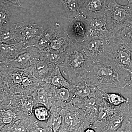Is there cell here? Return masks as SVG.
Masks as SVG:
<instances>
[{
	"instance_id": "ba28073f",
	"label": "cell",
	"mask_w": 132,
	"mask_h": 132,
	"mask_svg": "<svg viewBox=\"0 0 132 132\" xmlns=\"http://www.w3.org/2000/svg\"><path fill=\"white\" fill-rule=\"evenodd\" d=\"M108 0H82L80 11L81 15L87 18L106 19Z\"/></svg>"
},
{
	"instance_id": "f1b7e54d",
	"label": "cell",
	"mask_w": 132,
	"mask_h": 132,
	"mask_svg": "<svg viewBox=\"0 0 132 132\" xmlns=\"http://www.w3.org/2000/svg\"><path fill=\"white\" fill-rule=\"evenodd\" d=\"M37 100L39 103L42 104L47 108L50 106L49 99L43 94L41 93L38 94L37 95Z\"/></svg>"
},
{
	"instance_id": "9c48e42d",
	"label": "cell",
	"mask_w": 132,
	"mask_h": 132,
	"mask_svg": "<svg viewBox=\"0 0 132 132\" xmlns=\"http://www.w3.org/2000/svg\"><path fill=\"white\" fill-rule=\"evenodd\" d=\"M106 45V40L88 38L81 46L85 54L94 63L105 59Z\"/></svg>"
},
{
	"instance_id": "d4e9b609",
	"label": "cell",
	"mask_w": 132,
	"mask_h": 132,
	"mask_svg": "<svg viewBox=\"0 0 132 132\" xmlns=\"http://www.w3.org/2000/svg\"><path fill=\"white\" fill-rule=\"evenodd\" d=\"M57 94L59 99L64 104H70L72 102L73 96L70 88L64 87L59 88Z\"/></svg>"
},
{
	"instance_id": "7c38bea8",
	"label": "cell",
	"mask_w": 132,
	"mask_h": 132,
	"mask_svg": "<svg viewBox=\"0 0 132 132\" xmlns=\"http://www.w3.org/2000/svg\"><path fill=\"white\" fill-rule=\"evenodd\" d=\"M88 23V38L103 40H108L114 35L111 32L107 27L105 19L87 18Z\"/></svg>"
},
{
	"instance_id": "cb8c5ba5",
	"label": "cell",
	"mask_w": 132,
	"mask_h": 132,
	"mask_svg": "<svg viewBox=\"0 0 132 132\" xmlns=\"http://www.w3.org/2000/svg\"><path fill=\"white\" fill-rule=\"evenodd\" d=\"M0 28L10 25L11 13L9 6L3 3L0 4Z\"/></svg>"
},
{
	"instance_id": "5b68a950",
	"label": "cell",
	"mask_w": 132,
	"mask_h": 132,
	"mask_svg": "<svg viewBox=\"0 0 132 132\" xmlns=\"http://www.w3.org/2000/svg\"><path fill=\"white\" fill-rule=\"evenodd\" d=\"M72 100H80L92 98H102L103 90L99 89L87 77L86 74L71 82Z\"/></svg>"
},
{
	"instance_id": "6da1fadb",
	"label": "cell",
	"mask_w": 132,
	"mask_h": 132,
	"mask_svg": "<svg viewBox=\"0 0 132 132\" xmlns=\"http://www.w3.org/2000/svg\"><path fill=\"white\" fill-rule=\"evenodd\" d=\"M86 75L95 85L101 90L112 88H123L130 79V71L114 64L105 58L92 63Z\"/></svg>"
},
{
	"instance_id": "4dcf8cb0",
	"label": "cell",
	"mask_w": 132,
	"mask_h": 132,
	"mask_svg": "<svg viewBox=\"0 0 132 132\" xmlns=\"http://www.w3.org/2000/svg\"><path fill=\"white\" fill-rule=\"evenodd\" d=\"M1 2L9 6L20 7L21 6V0H1Z\"/></svg>"
},
{
	"instance_id": "d6986e66",
	"label": "cell",
	"mask_w": 132,
	"mask_h": 132,
	"mask_svg": "<svg viewBox=\"0 0 132 132\" xmlns=\"http://www.w3.org/2000/svg\"><path fill=\"white\" fill-rule=\"evenodd\" d=\"M114 38L126 49L132 52V27L121 29L116 34Z\"/></svg>"
},
{
	"instance_id": "277c9868",
	"label": "cell",
	"mask_w": 132,
	"mask_h": 132,
	"mask_svg": "<svg viewBox=\"0 0 132 132\" xmlns=\"http://www.w3.org/2000/svg\"><path fill=\"white\" fill-rule=\"evenodd\" d=\"M105 57L119 67L132 71L131 53L116 40L114 37L106 40Z\"/></svg>"
},
{
	"instance_id": "603a6c76",
	"label": "cell",
	"mask_w": 132,
	"mask_h": 132,
	"mask_svg": "<svg viewBox=\"0 0 132 132\" xmlns=\"http://www.w3.org/2000/svg\"><path fill=\"white\" fill-rule=\"evenodd\" d=\"M102 98L109 104L114 106H118L129 102V98H126L119 93H106L103 91Z\"/></svg>"
},
{
	"instance_id": "7a4b0ae2",
	"label": "cell",
	"mask_w": 132,
	"mask_h": 132,
	"mask_svg": "<svg viewBox=\"0 0 132 132\" xmlns=\"http://www.w3.org/2000/svg\"><path fill=\"white\" fill-rule=\"evenodd\" d=\"M92 63L84 53L81 45L71 43L66 50L64 62L60 67L64 69L71 82L86 74Z\"/></svg>"
},
{
	"instance_id": "d590c367",
	"label": "cell",
	"mask_w": 132,
	"mask_h": 132,
	"mask_svg": "<svg viewBox=\"0 0 132 132\" xmlns=\"http://www.w3.org/2000/svg\"><path fill=\"white\" fill-rule=\"evenodd\" d=\"M83 132H96L92 127H87L85 128Z\"/></svg>"
},
{
	"instance_id": "836d02e7",
	"label": "cell",
	"mask_w": 132,
	"mask_h": 132,
	"mask_svg": "<svg viewBox=\"0 0 132 132\" xmlns=\"http://www.w3.org/2000/svg\"><path fill=\"white\" fill-rule=\"evenodd\" d=\"M130 79L127 83V86L132 87V71H130Z\"/></svg>"
},
{
	"instance_id": "ab89813d",
	"label": "cell",
	"mask_w": 132,
	"mask_h": 132,
	"mask_svg": "<svg viewBox=\"0 0 132 132\" xmlns=\"http://www.w3.org/2000/svg\"><path fill=\"white\" fill-rule=\"evenodd\" d=\"M131 54H132V52H131Z\"/></svg>"
},
{
	"instance_id": "44dd1931",
	"label": "cell",
	"mask_w": 132,
	"mask_h": 132,
	"mask_svg": "<svg viewBox=\"0 0 132 132\" xmlns=\"http://www.w3.org/2000/svg\"><path fill=\"white\" fill-rule=\"evenodd\" d=\"M70 43L71 41L67 35V31L64 30L51 42L47 48L66 52Z\"/></svg>"
},
{
	"instance_id": "3957f363",
	"label": "cell",
	"mask_w": 132,
	"mask_h": 132,
	"mask_svg": "<svg viewBox=\"0 0 132 132\" xmlns=\"http://www.w3.org/2000/svg\"><path fill=\"white\" fill-rule=\"evenodd\" d=\"M106 19L109 31L114 35L123 28L132 27V3L122 5L116 0H108Z\"/></svg>"
},
{
	"instance_id": "f35d334b",
	"label": "cell",
	"mask_w": 132,
	"mask_h": 132,
	"mask_svg": "<svg viewBox=\"0 0 132 132\" xmlns=\"http://www.w3.org/2000/svg\"><path fill=\"white\" fill-rule=\"evenodd\" d=\"M128 3H132V0H127Z\"/></svg>"
},
{
	"instance_id": "ac0fdd59",
	"label": "cell",
	"mask_w": 132,
	"mask_h": 132,
	"mask_svg": "<svg viewBox=\"0 0 132 132\" xmlns=\"http://www.w3.org/2000/svg\"><path fill=\"white\" fill-rule=\"evenodd\" d=\"M55 67L40 58L32 67L33 75L36 79L46 78L50 76Z\"/></svg>"
},
{
	"instance_id": "83f0119b",
	"label": "cell",
	"mask_w": 132,
	"mask_h": 132,
	"mask_svg": "<svg viewBox=\"0 0 132 132\" xmlns=\"http://www.w3.org/2000/svg\"><path fill=\"white\" fill-rule=\"evenodd\" d=\"M115 132H132V123L129 118L125 120L121 126Z\"/></svg>"
},
{
	"instance_id": "f546056e",
	"label": "cell",
	"mask_w": 132,
	"mask_h": 132,
	"mask_svg": "<svg viewBox=\"0 0 132 132\" xmlns=\"http://www.w3.org/2000/svg\"><path fill=\"white\" fill-rule=\"evenodd\" d=\"M2 121L4 124H8L12 122L13 119V112L10 110L3 111Z\"/></svg>"
},
{
	"instance_id": "4fadbf2b",
	"label": "cell",
	"mask_w": 132,
	"mask_h": 132,
	"mask_svg": "<svg viewBox=\"0 0 132 132\" xmlns=\"http://www.w3.org/2000/svg\"><path fill=\"white\" fill-rule=\"evenodd\" d=\"M27 49V45L23 41L13 44L1 43V62L3 63L14 59Z\"/></svg>"
},
{
	"instance_id": "d6a6232c",
	"label": "cell",
	"mask_w": 132,
	"mask_h": 132,
	"mask_svg": "<svg viewBox=\"0 0 132 132\" xmlns=\"http://www.w3.org/2000/svg\"><path fill=\"white\" fill-rule=\"evenodd\" d=\"M13 132H26V128L24 126L19 125L15 127Z\"/></svg>"
},
{
	"instance_id": "74e56055",
	"label": "cell",
	"mask_w": 132,
	"mask_h": 132,
	"mask_svg": "<svg viewBox=\"0 0 132 132\" xmlns=\"http://www.w3.org/2000/svg\"><path fill=\"white\" fill-rule=\"evenodd\" d=\"M85 128H81V129H79L76 132H83Z\"/></svg>"
},
{
	"instance_id": "5bb4252c",
	"label": "cell",
	"mask_w": 132,
	"mask_h": 132,
	"mask_svg": "<svg viewBox=\"0 0 132 132\" xmlns=\"http://www.w3.org/2000/svg\"><path fill=\"white\" fill-rule=\"evenodd\" d=\"M0 29L1 43L9 45L22 41L21 33L15 24H11Z\"/></svg>"
},
{
	"instance_id": "e575fe53",
	"label": "cell",
	"mask_w": 132,
	"mask_h": 132,
	"mask_svg": "<svg viewBox=\"0 0 132 132\" xmlns=\"http://www.w3.org/2000/svg\"><path fill=\"white\" fill-rule=\"evenodd\" d=\"M35 132H47L45 128L41 127H38L36 128Z\"/></svg>"
},
{
	"instance_id": "60d3db41",
	"label": "cell",
	"mask_w": 132,
	"mask_h": 132,
	"mask_svg": "<svg viewBox=\"0 0 132 132\" xmlns=\"http://www.w3.org/2000/svg\"><path fill=\"white\" fill-rule=\"evenodd\" d=\"M80 1H82V0H80Z\"/></svg>"
},
{
	"instance_id": "8fae6325",
	"label": "cell",
	"mask_w": 132,
	"mask_h": 132,
	"mask_svg": "<svg viewBox=\"0 0 132 132\" xmlns=\"http://www.w3.org/2000/svg\"><path fill=\"white\" fill-rule=\"evenodd\" d=\"M40 59V50L35 47H29L14 59L3 62L15 68L27 69L34 65Z\"/></svg>"
},
{
	"instance_id": "30bf717a",
	"label": "cell",
	"mask_w": 132,
	"mask_h": 132,
	"mask_svg": "<svg viewBox=\"0 0 132 132\" xmlns=\"http://www.w3.org/2000/svg\"><path fill=\"white\" fill-rule=\"evenodd\" d=\"M19 29L22 38V41L26 43L27 48L32 47L41 37L45 30L38 24L23 22L15 24Z\"/></svg>"
},
{
	"instance_id": "2e32d148",
	"label": "cell",
	"mask_w": 132,
	"mask_h": 132,
	"mask_svg": "<svg viewBox=\"0 0 132 132\" xmlns=\"http://www.w3.org/2000/svg\"><path fill=\"white\" fill-rule=\"evenodd\" d=\"M66 52L47 48L40 50V58L54 66H60L64 62Z\"/></svg>"
},
{
	"instance_id": "52a82bcc",
	"label": "cell",
	"mask_w": 132,
	"mask_h": 132,
	"mask_svg": "<svg viewBox=\"0 0 132 132\" xmlns=\"http://www.w3.org/2000/svg\"><path fill=\"white\" fill-rule=\"evenodd\" d=\"M130 105L129 102L121 105L120 111L115 115L106 120L96 121L92 127L102 132H115L120 128L125 120L129 118Z\"/></svg>"
},
{
	"instance_id": "e0dca14e",
	"label": "cell",
	"mask_w": 132,
	"mask_h": 132,
	"mask_svg": "<svg viewBox=\"0 0 132 132\" xmlns=\"http://www.w3.org/2000/svg\"><path fill=\"white\" fill-rule=\"evenodd\" d=\"M121 105L113 106L103 99L97 108V120L95 122L106 120L113 117L120 111Z\"/></svg>"
},
{
	"instance_id": "9a60e30c",
	"label": "cell",
	"mask_w": 132,
	"mask_h": 132,
	"mask_svg": "<svg viewBox=\"0 0 132 132\" xmlns=\"http://www.w3.org/2000/svg\"><path fill=\"white\" fill-rule=\"evenodd\" d=\"M64 30L59 23H56L54 26L44 31L39 40L32 47L37 48L40 50L48 47L51 42Z\"/></svg>"
},
{
	"instance_id": "7402d4cb",
	"label": "cell",
	"mask_w": 132,
	"mask_h": 132,
	"mask_svg": "<svg viewBox=\"0 0 132 132\" xmlns=\"http://www.w3.org/2000/svg\"><path fill=\"white\" fill-rule=\"evenodd\" d=\"M50 77L52 85L58 88L64 87L71 89L72 87L71 82L67 80L62 75L59 66L55 67Z\"/></svg>"
},
{
	"instance_id": "4316f807",
	"label": "cell",
	"mask_w": 132,
	"mask_h": 132,
	"mask_svg": "<svg viewBox=\"0 0 132 132\" xmlns=\"http://www.w3.org/2000/svg\"><path fill=\"white\" fill-rule=\"evenodd\" d=\"M62 122L61 116H58L51 118L47 123L48 126L52 128L53 132H57L60 129Z\"/></svg>"
},
{
	"instance_id": "1f68e13d",
	"label": "cell",
	"mask_w": 132,
	"mask_h": 132,
	"mask_svg": "<svg viewBox=\"0 0 132 132\" xmlns=\"http://www.w3.org/2000/svg\"><path fill=\"white\" fill-rule=\"evenodd\" d=\"M34 103L32 101L29 100L25 102L24 104V106L26 110L28 111H31L33 109Z\"/></svg>"
},
{
	"instance_id": "ffe728a7",
	"label": "cell",
	"mask_w": 132,
	"mask_h": 132,
	"mask_svg": "<svg viewBox=\"0 0 132 132\" xmlns=\"http://www.w3.org/2000/svg\"><path fill=\"white\" fill-rule=\"evenodd\" d=\"M68 20L81 14L80 0H60Z\"/></svg>"
},
{
	"instance_id": "8992f818",
	"label": "cell",
	"mask_w": 132,
	"mask_h": 132,
	"mask_svg": "<svg viewBox=\"0 0 132 132\" xmlns=\"http://www.w3.org/2000/svg\"><path fill=\"white\" fill-rule=\"evenodd\" d=\"M87 18L81 14L68 20L67 35L71 43L82 45L88 38Z\"/></svg>"
},
{
	"instance_id": "484cf974",
	"label": "cell",
	"mask_w": 132,
	"mask_h": 132,
	"mask_svg": "<svg viewBox=\"0 0 132 132\" xmlns=\"http://www.w3.org/2000/svg\"><path fill=\"white\" fill-rule=\"evenodd\" d=\"M34 114L36 119L40 121H45L49 115L48 109L45 106H38L34 108Z\"/></svg>"
},
{
	"instance_id": "8d00e7d4",
	"label": "cell",
	"mask_w": 132,
	"mask_h": 132,
	"mask_svg": "<svg viewBox=\"0 0 132 132\" xmlns=\"http://www.w3.org/2000/svg\"><path fill=\"white\" fill-rule=\"evenodd\" d=\"M129 119L132 123V105H130V112Z\"/></svg>"
}]
</instances>
